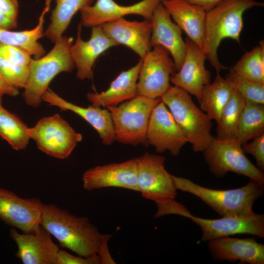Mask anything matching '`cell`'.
Masks as SVG:
<instances>
[{"instance_id":"cell-3","label":"cell","mask_w":264,"mask_h":264,"mask_svg":"<svg viewBox=\"0 0 264 264\" xmlns=\"http://www.w3.org/2000/svg\"><path fill=\"white\" fill-rule=\"evenodd\" d=\"M172 177L177 190L198 197L221 217L244 216L253 213L254 202L264 191V183L253 179L240 188L216 190L199 185L184 177L173 175Z\"/></svg>"},{"instance_id":"cell-4","label":"cell","mask_w":264,"mask_h":264,"mask_svg":"<svg viewBox=\"0 0 264 264\" xmlns=\"http://www.w3.org/2000/svg\"><path fill=\"white\" fill-rule=\"evenodd\" d=\"M54 44L47 54L32 59L29 66L22 96L26 104L35 108L41 104L52 80L60 73L71 72L75 67L70 53L73 39L63 35Z\"/></svg>"},{"instance_id":"cell-13","label":"cell","mask_w":264,"mask_h":264,"mask_svg":"<svg viewBox=\"0 0 264 264\" xmlns=\"http://www.w3.org/2000/svg\"><path fill=\"white\" fill-rule=\"evenodd\" d=\"M162 0H141L133 4L122 5L114 0H96L92 5L80 10L81 25L92 27L129 15H137L151 20L154 9Z\"/></svg>"},{"instance_id":"cell-29","label":"cell","mask_w":264,"mask_h":264,"mask_svg":"<svg viewBox=\"0 0 264 264\" xmlns=\"http://www.w3.org/2000/svg\"><path fill=\"white\" fill-rule=\"evenodd\" d=\"M229 71L248 81L264 84V42L246 52Z\"/></svg>"},{"instance_id":"cell-34","label":"cell","mask_w":264,"mask_h":264,"mask_svg":"<svg viewBox=\"0 0 264 264\" xmlns=\"http://www.w3.org/2000/svg\"><path fill=\"white\" fill-rule=\"evenodd\" d=\"M0 56L17 65L28 66L31 55L24 49L15 45L0 42Z\"/></svg>"},{"instance_id":"cell-38","label":"cell","mask_w":264,"mask_h":264,"mask_svg":"<svg viewBox=\"0 0 264 264\" xmlns=\"http://www.w3.org/2000/svg\"><path fill=\"white\" fill-rule=\"evenodd\" d=\"M0 90L4 94L11 96H15L19 93V89L16 88L8 82L0 74Z\"/></svg>"},{"instance_id":"cell-19","label":"cell","mask_w":264,"mask_h":264,"mask_svg":"<svg viewBox=\"0 0 264 264\" xmlns=\"http://www.w3.org/2000/svg\"><path fill=\"white\" fill-rule=\"evenodd\" d=\"M151 47L161 45L170 53L175 64L176 71L181 66L185 55L186 44L182 37V30L172 20L162 3L154 9L151 19Z\"/></svg>"},{"instance_id":"cell-7","label":"cell","mask_w":264,"mask_h":264,"mask_svg":"<svg viewBox=\"0 0 264 264\" xmlns=\"http://www.w3.org/2000/svg\"><path fill=\"white\" fill-rule=\"evenodd\" d=\"M168 214H175L189 218L198 224L201 228V240L203 242L238 234H247L264 238L263 214L254 212L244 216L204 219L194 216L183 205L176 201L169 206Z\"/></svg>"},{"instance_id":"cell-27","label":"cell","mask_w":264,"mask_h":264,"mask_svg":"<svg viewBox=\"0 0 264 264\" xmlns=\"http://www.w3.org/2000/svg\"><path fill=\"white\" fill-rule=\"evenodd\" d=\"M47 12L44 9L39 18L38 24L31 30L13 31L0 27V42L22 48L35 59L43 56L45 50L38 40L44 36V17Z\"/></svg>"},{"instance_id":"cell-12","label":"cell","mask_w":264,"mask_h":264,"mask_svg":"<svg viewBox=\"0 0 264 264\" xmlns=\"http://www.w3.org/2000/svg\"><path fill=\"white\" fill-rule=\"evenodd\" d=\"M148 145L157 152L169 151L174 156L180 153L188 141L166 106L161 101L151 115L146 133Z\"/></svg>"},{"instance_id":"cell-41","label":"cell","mask_w":264,"mask_h":264,"mask_svg":"<svg viewBox=\"0 0 264 264\" xmlns=\"http://www.w3.org/2000/svg\"><path fill=\"white\" fill-rule=\"evenodd\" d=\"M4 95V93L0 90V108L2 107V98Z\"/></svg>"},{"instance_id":"cell-35","label":"cell","mask_w":264,"mask_h":264,"mask_svg":"<svg viewBox=\"0 0 264 264\" xmlns=\"http://www.w3.org/2000/svg\"><path fill=\"white\" fill-rule=\"evenodd\" d=\"M244 154H251L255 159L257 168L264 171V133L257 136L251 142L242 145Z\"/></svg>"},{"instance_id":"cell-8","label":"cell","mask_w":264,"mask_h":264,"mask_svg":"<svg viewBox=\"0 0 264 264\" xmlns=\"http://www.w3.org/2000/svg\"><path fill=\"white\" fill-rule=\"evenodd\" d=\"M202 152L210 171L216 177H222L233 172L264 183V172L247 158L235 137L223 140L214 137Z\"/></svg>"},{"instance_id":"cell-2","label":"cell","mask_w":264,"mask_h":264,"mask_svg":"<svg viewBox=\"0 0 264 264\" xmlns=\"http://www.w3.org/2000/svg\"><path fill=\"white\" fill-rule=\"evenodd\" d=\"M263 6L264 3L254 0H222L206 11L203 52L217 74L228 68L218 58V49L221 41L229 38L240 43L244 12Z\"/></svg>"},{"instance_id":"cell-28","label":"cell","mask_w":264,"mask_h":264,"mask_svg":"<svg viewBox=\"0 0 264 264\" xmlns=\"http://www.w3.org/2000/svg\"><path fill=\"white\" fill-rule=\"evenodd\" d=\"M264 133V105L246 101L235 138L242 145Z\"/></svg>"},{"instance_id":"cell-24","label":"cell","mask_w":264,"mask_h":264,"mask_svg":"<svg viewBox=\"0 0 264 264\" xmlns=\"http://www.w3.org/2000/svg\"><path fill=\"white\" fill-rule=\"evenodd\" d=\"M142 63L141 59L134 66L122 71L105 91L88 93L87 97L91 106L106 108L116 106L137 95V81Z\"/></svg>"},{"instance_id":"cell-17","label":"cell","mask_w":264,"mask_h":264,"mask_svg":"<svg viewBox=\"0 0 264 264\" xmlns=\"http://www.w3.org/2000/svg\"><path fill=\"white\" fill-rule=\"evenodd\" d=\"M185 55L180 69L170 82L194 95L200 101L203 88L211 82V73L205 66L206 57L203 51L187 37L185 39Z\"/></svg>"},{"instance_id":"cell-23","label":"cell","mask_w":264,"mask_h":264,"mask_svg":"<svg viewBox=\"0 0 264 264\" xmlns=\"http://www.w3.org/2000/svg\"><path fill=\"white\" fill-rule=\"evenodd\" d=\"M161 3L187 38L203 51L206 11L185 0H163Z\"/></svg>"},{"instance_id":"cell-37","label":"cell","mask_w":264,"mask_h":264,"mask_svg":"<svg viewBox=\"0 0 264 264\" xmlns=\"http://www.w3.org/2000/svg\"><path fill=\"white\" fill-rule=\"evenodd\" d=\"M0 12L12 19L18 20L19 14L18 0H0Z\"/></svg>"},{"instance_id":"cell-18","label":"cell","mask_w":264,"mask_h":264,"mask_svg":"<svg viewBox=\"0 0 264 264\" xmlns=\"http://www.w3.org/2000/svg\"><path fill=\"white\" fill-rule=\"evenodd\" d=\"M82 25H79L76 40L71 46V57L77 68L76 77L81 80L90 79L94 64L100 55L118 44L108 37L100 26L91 28L89 40L81 37Z\"/></svg>"},{"instance_id":"cell-33","label":"cell","mask_w":264,"mask_h":264,"mask_svg":"<svg viewBox=\"0 0 264 264\" xmlns=\"http://www.w3.org/2000/svg\"><path fill=\"white\" fill-rule=\"evenodd\" d=\"M29 66L12 63L0 56V74L18 89L23 88L25 86L29 74Z\"/></svg>"},{"instance_id":"cell-10","label":"cell","mask_w":264,"mask_h":264,"mask_svg":"<svg viewBox=\"0 0 264 264\" xmlns=\"http://www.w3.org/2000/svg\"><path fill=\"white\" fill-rule=\"evenodd\" d=\"M163 156L146 153L136 158L138 192L156 205L175 199L177 195L172 175L165 167Z\"/></svg>"},{"instance_id":"cell-32","label":"cell","mask_w":264,"mask_h":264,"mask_svg":"<svg viewBox=\"0 0 264 264\" xmlns=\"http://www.w3.org/2000/svg\"><path fill=\"white\" fill-rule=\"evenodd\" d=\"M225 78L246 101L264 105V84L248 81L230 71Z\"/></svg>"},{"instance_id":"cell-30","label":"cell","mask_w":264,"mask_h":264,"mask_svg":"<svg viewBox=\"0 0 264 264\" xmlns=\"http://www.w3.org/2000/svg\"><path fill=\"white\" fill-rule=\"evenodd\" d=\"M245 102L246 100L234 88L217 123L216 138L223 140L236 137L240 116Z\"/></svg>"},{"instance_id":"cell-20","label":"cell","mask_w":264,"mask_h":264,"mask_svg":"<svg viewBox=\"0 0 264 264\" xmlns=\"http://www.w3.org/2000/svg\"><path fill=\"white\" fill-rule=\"evenodd\" d=\"M99 26L108 37L118 45L129 47L141 59L152 48L151 20L132 21L122 18Z\"/></svg>"},{"instance_id":"cell-16","label":"cell","mask_w":264,"mask_h":264,"mask_svg":"<svg viewBox=\"0 0 264 264\" xmlns=\"http://www.w3.org/2000/svg\"><path fill=\"white\" fill-rule=\"evenodd\" d=\"M82 181L88 191L117 187L138 192L136 158L90 168L83 174Z\"/></svg>"},{"instance_id":"cell-36","label":"cell","mask_w":264,"mask_h":264,"mask_svg":"<svg viewBox=\"0 0 264 264\" xmlns=\"http://www.w3.org/2000/svg\"><path fill=\"white\" fill-rule=\"evenodd\" d=\"M100 261L98 259L88 258L81 256H75L70 254L66 251L59 250L56 264H99Z\"/></svg>"},{"instance_id":"cell-22","label":"cell","mask_w":264,"mask_h":264,"mask_svg":"<svg viewBox=\"0 0 264 264\" xmlns=\"http://www.w3.org/2000/svg\"><path fill=\"white\" fill-rule=\"evenodd\" d=\"M42 100L63 110L71 111L86 120L98 133L102 143L110 145L115 141L113 125L110 113L107 109L92 106L82 107L64 99L49 88Z\"/></svg>"},{"instance_id":"cell-11","label":"cell","mask_w":264,"mask_h":264,"mask_svg":"<svg viewBox=\"0 0 264 264\" xmlns=\"http://www.w3.org/2000/svg\"><path fill=\"white\" fill-rule=\"evenodd\" d=\"M142 60L138 94L151 99L161 98L171 86V77L176 71L174 60L161 45L153 47Z\"/></svg>"},{"instance_id":"cell-6","label":"cell","mask_w":264,"mask_h":264,"mask_svg":"<svg viewBox=\"0 0 264 264\" xmlns=\"http://www.w3.org/2000/svg\"><path fill=\"white\" fill-rule=\"evenodd\" d=\"M161 98L138 94L116 106L107 108L111 114L115 140L124 144L149 146L146 133L150 118Z\"/></svg>"},{"instance_id":"cell-26","label":"cell","mask_w":264,"mask_h":264,"mask_svg":"<svg viewBox=\"0 0 264 264\" xmlns=\"http://www.w3.org/2000/svg\"><path fill=\"white\" fill-rule=\"evenodd\" d=\"M96 0H55L56 5L52 11L50 22L44 36L55 43L63 36L77 12L91 5Z\"/></svg>"},{"instance_id":"cell-31","label":"cell","mask_w":264,"mask_h":264,"mask_svg":"<svg viewBox=\"0 0 264 264\" xmlns=\"http://www.w3.org/2000/svg\"><path fill=\"white\" fill-rule=\"evenodd\" d=\"M28 127L17 116L2 106L0 108V137L15 150L24 149L30 138Z\"/></svg>"},{"instance_id":"cell-1","label":"cell","mask_w":264,"mask_h":264,"mask_svg":"<svg viewBox=\"0 0 264 264\" xmlns=\"http://www.w3.org/2000/svg\"><path fill=\"white\" fill-rule=\"evenodd\" d=\"M39 224L61 247L85 258L99 260L98 254L111 236L101 234L87 217L75 216L53 204L43 203Z\"/></svg>"},{"instance_id":"cell-14","label":"cell","mask_w":264,"mask_h":264,"mask_svg":"<svg viewBox=\"0 0 264 264\" xmlns=\"http://www.w3.org/2000/svg\"><path fill=\"white\" fill-rule=\"evenodd\" d=\"M43 204L38 198H22L0 187V220L23 233L33 232L39 224Z\"/></svg>"},{"instance_id":"cell-40","label":"cell","mask_w":264,"mask_h":264,"mask_svg":"<svg viewBox=\"0 0 264 264\" xmlns=\"http://www.w3.org/2000/svg\"><path fill=\"white\" fill-rule=\"evenodd\" d=\"M186 1L202 7L207 11L222 0H185Z\"/></svg>"},{"instance_id":"cell-39","label":"cell","mask_w":264,"mask_h":264,"mask_svg":"<svg viewBox=\"0 0 264 264\" xmlns=\"http://www.w3.org/2000/svg\"><path fill=\"white\" fill-rule=\"evenodd\" d=\"M18 26V20L12 19L0 12V27L12 29Z\"/></svg>"},{"instance_id":"cell-25","label":"cell","mask_w":264,"mask_h":264,"mask_svg":"<svg viewBox=\"0 0 264 264\" xmlns=\"http://www.w3.org/2000/svg\"><path fill=\"white\" fill-rule=\"evenodd\" d=\"M234 88L231 83L219 74L212 82L203 88L199 102L200 109L218 123L221 111L228 102Z\"/></svg>"},{"instance_id":"cell-15","label":"cell","mask_w":264,"mask_h":264,"mask_svg":"<svg viewBox=\"0 0 264 264\" xmlns=\"http://www.w3.org/2000/svg\"><path fill=\"white\" fill-rule=\"evenodd\" d=\"M9 235L17 245L15 256L23 264H56L60 249L40 224L29 233H20L11 227Z\"/></svg>"},{"instance_id":"cell-5","label":"cell","mask_w":264,"mask_h":264,"mask_svg":"<svg viewBox=\"0 0 264 264\" xmlns=\"http://www.w3.org/2000/svg\"><path fill=\"white\" fill-rule=\"evenodd\" d=\"M174 120L196 152H202L214 138L211 120L183 89L170 86L161 97Z\"/></svg>"},{"instance_id":"cell-9","label":"cell","mask_w":264,"mask_h":264,"mask_svg":"<svg viewBox=\"0 0 264 264\" xmlns=\"http://www.w3.org/2000/svg\"><path fill=\"white\" fill-rule=\"evenodd\" d=\"M28 133L41 151L59 159L67 158L82 140V134L58 114L41 119L28 128Z\"/></svg>"},{"instance_id":"cell-21","label":"cell","mask_w":264,"mask_h":264,"mask_svg":"<svg viewBox=\"0 0 264 264\" xmlns=\"http://www.w3.org/2000/svg\"><path fill=\"white\" fill-rule=\"evenodd\" d=\"M213 259L218 261H239L249 264H264V245L254 238L223 237L208 242Z\"/></svg>"}]
</instances>
